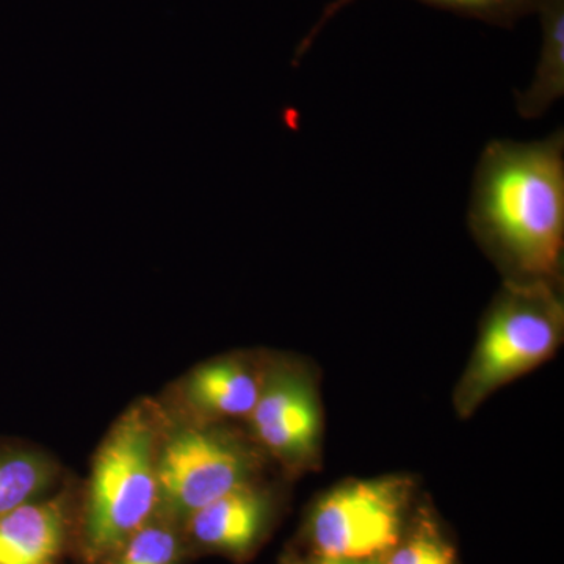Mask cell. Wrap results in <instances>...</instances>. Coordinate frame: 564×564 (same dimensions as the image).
Returning a JSON list of instances; mask_svg holds the SVG:
<instances>
[{
    "mask_svg": "<svg viewBox=\"0 0 564 564\" xmlns=\"http://www.w3.org/2000/svg\"><path fill=\"white\" fill-rule=\"evenodd\" d=\"M313 564H384L381 560H361V562H328V560H318Z\"/></svg>",
    "mask_w": 564,
    "mask_h": 564,
    "instance_id": "cell-15",
    "label": "cell"
},
{
    "mask_svg": "<svg viewBox=\"0 0 564 564\" xmlns=\"http://www.w3.org/2000/svg\"><path fill=\"white\" fill-rule=\"evenodd\" d=\"M68 530L65 497L22 505L0 518V564H61Z\"/></svg>",
    "mask_w": 564,
    "mask_h": 564,
    "instance_id": "cell-9",
    "label": "cell"
},
{
    "mask_svg": "<svg viewBox=\"0 0 564 564\" xmlns=\"http://www.w3.org/2000/svg\"><path fill=\"white\" fill-rule=\"evenodd\" d=\"M384 564H458L455 549L430 519L415 522L388 554Z\"/></svg>",
    "mask_w": 564,
    "mask_h": 564,
    "instance_id": "cell-13",
    "label": "cell"
},
{
    "mask_svg": "<svg viewBox=\"0 0 564 564\" xmlns=\"http://www.w3.org/2000/svg\"><path fill=\"white\" fill-rule=\"evenodd\" d=\"M263 381L265 377L243 359H215L185 378L182 393L195 421L248 419L261 397Z\"/></svg>",
    "mask_w": 564,
    "mask_h": 564,
    "instance_id": "cell-8",
    "label": "cell"
},
{
    "mask_svg": "<svg viewBox=\"0 0 564 564\" xmlns=\"http://www.w3.org/2000/svg\"><path fill=\"white\" fill-rule=\"evenodd\" d=\"M180 538L166 524L150 521L118 552L117 564H176Z\"/></svg>",
    "mask_w": 564,
    "mask_h": 564,
    "instance_id": "cell-14",
    "label": "cell"
},
{
    "mask_svg": "<svg viewBox=\"0 0 564 564\" xmlns=\"http://www.w3.org/2000/svg\"><path fill=\"white\" fill-rule=\"evenodd\" d=\"M543 29L540 61L527 90L516 95L522 118L543 117L564 95V0H538Z\"/></svg>",
    "mask_w": 564,
    "mask_h": 564,
    "instance_id": "cell-10",
    "label": "cell"
},
{
    "mask_svg": "<svg viewBox=\"0 0 564 564\" xmlns=\"http://www.w3.org/2000/svg\"><path fill=\"white\" fill-rule=\"evenodd\" d=\"M352 2L356 0H333L325 7L314 28L296 47L295 62L302 61L326 24ZM419 2L433 9L451 11L459 17L484 21L486 24L499 25V28H513L516 22L536 13L538 10V0H419Z\"/></svg>",
    "mask_w": 564,
    "mask_h": 564,
    "instance_id": "cell-12",
    "label": "cell"
},
{
    "mask_svg": "<svg viewBox=\"0 0 564 564\" xmlns=\"http://www.w3.org/2000/svg\"><path fill=\"white\" fill-rule=\"evenodd\" d=\"M272 514V500L254 484L240 486L188 516L195 543L226 555L250 554Z\"/></svg>",
    "mask_w": 564,
    "mask_h": 564,
    "instance_id": "cell-7",
    "label": "cell"
},
{
    "mask_svg": "<svg viewBox=\"0 0 564 564\" xmlns=\"http://www.w3.org/2000/svg\"><path fill=\"white\" fill-rule=\"evenodd\" d=\"M469 228L507 282L558 285L564 251L563 129L536 141L492 140L475 169Z\"/></svg>",
    "mask_w": 564,
    "mask_h": 564,
    "instance_id": "cell-1",
    "label": "cell"
},
{
    "mask_svg": "<svg viewBox=\"0 0 564 564\" xmlns=\"http://www.w3.org/2000/svg\"><path fill=\"white\" fill-rule=\"evenodd\" d=\"M254 455L215 423L163 429L158 455L159 502L182 518L225 494L254 484Z\"/></svg>",
    "mask_w": 564,
    "mask_h": 564,
    "instance_id": "cell-4",
    "label": "cell"
},
{
    "mask_svg": "<svg viewBox=\"0 0 564 564\" xmlns=\"http://www.w3.org/2000/svg\"><path fill=\"white\" fill-rule=\"evenodd\" d=\"M57 477V464L44 452L0 443V518L47 497Z\"/></svg>",
    "mask_w": 564,
    "mask_h": 564,
    "instance_id": "cell-11",
    "label": "cell"
},
{
    "mask_svg": "<svg viewBox=\"0 0 564 564\" xmlns=\"http://www.w3.org/2000/svg\"><path fill=\"white\" fill-rule=\"evenodd\" d=\"M563 326L558 285L505 282L459 384V411L473 413L489 393L551 358L562 343Z\"/></svg>",
    "mask_w": 564,
    "mask_h": 564,
    "instance_id": "cell-3",
    "label": "cell"
},
{
    "mask_svg": "<svg viewBox=\"0 0 564 564\" xmlns=\"http://www.w3.org/2000/svg\"><path fill=\"white\" fill-rule=\"evenodd\" d=\"M248 423L254 440L281 462H306L321 434L314 389L302 375L289 370L269 375Z\"/></svg>",
    "mask_w": 564,
    "mask_h": 564,
    "instance_id": "cell-6",
    "label": "cell"
},
{
    "mask_svg": "<svg viewBox=\"0 0 564 564\" xmlns=\"http://www.w3.org/2000/svg\"><path fill=\"white\" fill-rule=\"evenodd\" d=\"M165 419L148 403L126 411L93 458L84 511L91 560L118 554L159 505L158 455Z\"/></svg>",
    "mask_w": 564,
    "mask_h": 564,
    "instance_id": "cell-2",
    "label": "cell"
},
{
    "mask_svg": "<svg viewBox=\"0 0 564 564\" xmlns=\"http://www.w3.org/2000/svg\"><path fill=\"white\" fill-rule=\"evenodd\" d=\"M411 488L402 478L352 481L315 505L310 538L318 560H380L399 544Z\"/></svg>",
    "mask_w": 564,
    "mask_h": 564,
    "instance_id": "cell-5",
    "label": "cell"
}]
</instances>
